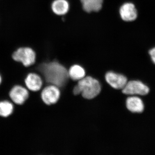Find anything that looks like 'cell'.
Wrapping results in <instances>:
<instances>
[{
    "mask_svg": "<svg viewBox=\"0 0 155 155\" xmlns=\"http://www.w3.org/2000/svg\"><path fill=\"white\" fill-rule=\"evenodd\" d=\"M38 69L47 82L58 87L64 86L69 77L67 69L56 61L43 63Z\"/></svg>",
    "mask_w": 155,
    "mask_h": 155,
    "instance_id": "6da1fadb",
    "label": "cell"
},
{
    "mask_svg": "<svg viewBox=\"0 0 155 155\" xmlns=\"http://www.w3.org/2000/svg\"><path fill=\"white\" fill-rule=\"evenodd\" d=\"M101 91V84L98 81L91 76H87L79 80L73 92L75 95L81 94L84 98L92 99L99 94Z\"/></svg>",
    "mask_w": 155,
    "mask_h": 155,
    "instance_id": "7a4b0ae2",
    "label": "cell"
},
{
    "mask_svg": "<svg viewBox=\"0 0 155 155\" xmlns=\"http://www.w3.org/2000/svg\"><path fill=\"white\" fill-rule=\"evenodd\" d=\"M36 57L34 50L28 47L18 48L12 54V58L14 61L21 63L25 67L33 65L36 61Z\"/></svg>",
    "mask_w": 155,
    "mask_h": 155,
    "instance_id": "3957f363",
    "label": "cell"
},
{
    "mask_svg": "<svg viewBox=\"0 0 155 155\" xmlns=\"http://www.w3.org/2000/svg\"><path fill=\"white\" fill-rule=\"evenodd\" d=\"M150 89L147 85L139 81H130L127 82L122 92L126 95H146L149 92Z\"/></svg>",
    "mask_w": 155,
    "mask_h": 155,
    "instance_id": "277c9868",
    "label": "cell"
},
{
    "mask_svg": "<svg viewBox=\"0 0 155 155\" xmlns=\"http://www.w3.org/2000/svg\"><path fill=\"white\" fill-rule=\"evenodd\" d=\"M61 92L58 87L51 85L45 87L41 93V99L46 104L51 105L56 104L60 98Z\"/></svg>",
    "mask_w": 155,
    "mask_h": 155,
    "instance_id": "5b68a950",
    "label": "cell"
},
{
    "mask_svg": "<svg viewBox=\"0 0 155 155\" xmlns=\"http://www.w3.org/2000/svg\"><path fill=\"white\" fill-rule=\"evenodd\" d=\"M9 95L13 102L16 104L21 105L28 99L29 92L24 87L16 85L11 89Z\"/></svg>",
    "mask_w": 155,
    "mask_h": 155,
    "instance_id": "8992f818",
    "label": "cell"
},
{
    "mask_svg": "<svg viewBox=\"0 0 155 155\" xmlns=\"http://www.w3.org/2000/svg\"><path fill=\"white\" fill-rule=\"evenodd\" d=\"M105 79L112 87L116 89H122L127 82L125 76L113 72H108L106 74Z\"/></svg>",
    "mask_w": 155,
    "mask_h": 155,
    "instance_id": "52a82bcc",
    "label": "cell"
},
{
    "mask_svg": "<svg viewBox=\"0 0 155 155\" xmlns=\"http://www.w3.org/2000/svg\"><path fill=\"white\" fill-rule=\"evenodd\" d=\"M119 14L122 20L127 22L134 21L137 17V10L131 3L123 4L119 9Z\"/></svg>",
    "mask_w": 155,
    "mask_h": 155,
    "instance_id": "ba28073f",
    "label": "cell"
},
{
    "mask_svg": "<svg viewBox=\"0 0 155 155\" xmlns=\"http://www.w3.org/2000/svg\"><path fill=\"white\" fill-rule=\"evenodd\" d=\"M25 85L29 90L32 91H37L41 89L43 81L40 75L35 73H28L25 80Z\"/></svg>",
    "mask_w": 155,
    "mask_h": 155,
    "instance_id": "9c48e42d",
    "label": "cell"
},
{
    "mask_svg": "<svg viewBox=\"0 0 155 155\" xmlns=\"http://www.w3.org/2000/svg\"><path fill=\"white\" fill-rule=\"evenodd\" d=\"M126 104L127 109L132 113H141L144 110L143 102L138 97H131L127 98Z\"/></svg>",
    "mask_w": 155,
    "mask_h": 155,
    "instance_id": "30bf717a",
    "label": "cell"
},
{
    "mask_svg": "<svg viewBox=\"0 0 155 155\" xmlns=\"http://www.w3.org/2000/svg\"><path fill=\"white\" fill-rule=\"evenodd\" d=\"M84 11L87 13L97 12L102 8L104 0H80Z\"/></svg>",
    "mask_w": 155,
    "mask_h": 155,
    "instance_id": "8fae6325",
    "label": "cell"
},
{
    "mask_svg": "<svg viewBox=\"0 0 155 155\" xmlns=\"http://www.w3.org/2000/svg\"><path fill=\"white\" fill-rule=\"evenodd\" d=\"M51 9L56 15L62 16L69 11V3L67 0H55L52 4Z\"/></svg>",
    "mask_w": 155,
    "mask_h": 155,
    "instance_id": "7c38bea8",
    "label": "cell"
},
{
    "mask_svg": "<svg viewBox=\"0 0 155 155\" xmlns=\"http://www.w3.org/2000/svg\"><path fill=\"white\" fill-rule=\"evenodd\" d=\"M69 77L74 80H80L85 76V71L83 67L78 65L72 66L68 71Z\"/></svg>",
    "mask_w": 155,
    "mask_h": 155,
    "instance_id": "4fadbf2b",
    "label": "cell"
},
{
    "mask_svg": "<svg viewBox=\"0 0 155 155\" xmlns=\"http://www.w3.org/2000/svg\"><path fill=\"white\" fill-rule=\"evenodd\" d=\"M14 107L13 104L8 101H0V116L8 117L13 113Z\"/></svg>",
    "mask_w": 155,
    "mask_h": 155,
    "instance_id": "5bb4252c",
    "label": "cell"
},
{
    "mask_svg": "<svg viewBox=\"0 0 155 155\" xmlns=\"http://www.w3.org/2000/svg\"><path fill=\"white\" fill-rule=\"evenodd\" d=\"M149 53L151 58L152 61L153 62L154 64H155V48L150 50Z\"/></svg>",
    "mask_w": 155,
    "mask_h": 155,
    "instance_id": "9a60e30c",
    "label": "cell"
},
{
    "mask_svg": "<svg viewBox=\"0 0 155 155\" xmlns=\"http://www.w3.org/2000/svg\"><path fill=\"white\" fill-rule=\"evenodd\" d=\"M2 78L1 75H0V84H1V83H2Z\"/></svg>",
    "mask_w": 155,
    "mask_h": 155,
    "instance_id": "2e32d148",
    "label": "cell"
}]
</instances>
